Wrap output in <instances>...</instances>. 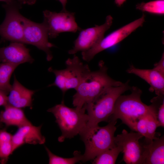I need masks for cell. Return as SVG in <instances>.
<instances>
[{
  "label": "cell",
  "instance_id": "cell-1",
  "mask_svg": "<svg viewBox=\"0 0 164 164\" xmlns=\"http://www.w3.org/2000/svg\"><path fill=\"white\" fill-rule=\"evenodd\" d=\"M130 90V94H121L117 98L109 121L111 120L117 121L119 119L132 130L135 131L138 120L149 114L157 115L160 104L157 101L151 100L152 104L147 105L141 100L142 92L140 89L133 86Z\"/></svg>",
  "mask_w": 164,
  "mask_h": 164
},
{
  "label": "cell",
  "instance_id": "cell-2",
  "mask_svg": "<svg viewBox=\"0 0 164 164\" xmlns=\"http://www.w3.org/2000/svg\"><path fill=\"white\" fill-rule=\"evenodd\" d=\"M99 66L98 70L91 71L87 75L76 89L72 98L75 107L82 108L97 99L108 88L123 84L108 75L107 68L102 61L99 62Z\"/></svg>",
  "mask_w": 164,
  "mask_h": 164
},
{
  "label": "cell",
  "instance_id": "cell-3",
  "mask_svg": "<svg viewBox=\"0 0 164 164\" xmlns=\"http://www.w3.org/2000/svg\"><path fill=\"white\" fill-rule=\"evenodd\" d=\"M108 122L105 126L97 125L85 128L79 134L85 146L83 162L93 160L104 151L116 145L114 139L117 121L111 120Z\"/></svg>",
  "mask_w": 164,
  "mask_h": 164
},
{
  "label": "cell",
  "instance_id": "cell-4",
  "mask_svg": "<svg viewBox=\"0 0 164 164\" xmlns=\"http://www.w3.org/2000/svg\"><path fill=\"white\" fill-rule=\"evenodd\" d=\"M52 113L56 122L61 131L62 134L58 138L60 142L66 138H71L80 134L86 128L88 116L85 113V108H69L64 104L63 100L60 104L48 109Z\"/></svg>",
  "mask_w": 164,
  "mask_h": 164
},
{
  "label": "cell",
  "instance_id": "cell-5",
  "mask_svg": "<svg viewBox=\"0 0 164 164\" xmlns=\"http://www.w3.org/2000/svg\"><path fill=\"white\" fill-rule=\"evenodd\" d=\"M128 80L117 86L111 87L97 99L84 107L87 112V128L97 125L102 121L108 122L112 114L115 102L118 97L131 88Z\"/></svg>",
  "mask_w": 164,
  "mask_h": 164
},
{
  "label": "cell",
  "instance_id": "cell-6",
  "mask_svg": "<svg viewBox=\"0 0 164 164\" xmlns=\"http://www.w3.org/2000/svg\"><path fill=\"white\" fill-rule=\"evenodd\" d=\"M66 67L62 70L54 69L50 67L48 71L53 73L55 79L48 87H58L63 95L69 90H75L87 75L91 71L87 64H84L75 54L72 58H68L65 62Z\"/></svg>",
  "mask_w": 164,
  "mask_h": 164
},
{
  "label": "cell",
  "instance_id": "cell-7",
  "mask_svg": "<svg viewBox=\"0 0 164 164\" xmlns=\"http://www.w3.org/2000/svg\"><path fill=\"white\" fill-rule=\"evenodd\" d=\"M22 5L18 1L12 0L2 5L5 16L0 25V36L4 40L25 44L23 26L19 10Z\"/></svg>",
  "mask_w": 164,
  "mask_h": 164
},
{
  "label": "cell",
  "instance_id": "cell-8",
  "mask_svg": "<svg viewBox=\"0 0 164 164\" xmlns=\"http://www.w3.org/2000/svg\"><path fill=\"white\" fill-rule=\"evenodd\" d=\"M145 21V15L143 14L140 18L112 32L104 37L97 44L88 50L82 52L83 59L89 62L95 56L107 49L117 44L132 32L142 26Z\"/></svg>",
  "mask_w": 164,
  "mask_h": 164
},
{
  "label": "cell",
  "instance_id": "cell-9",
  "mask_svg": "<svg viewBox=\"0 0 164 164\" xmlns=\"http://www.w3.org/2000/svg\"><path fill=\"white\" fill-rule=\"evenodd\" d=\"M21 19L25 44L32 45L43 51L47 60H51L53 57L50 49L55 46L49 41L47 30L44 24L34 22L22 15Z\"/></svg>",
  "mask_w": 164,
  "mask_h": 164
},
{
  "label": "cell",
  "instance_id": "cell-10",
  "mask_svg": "<svg viewBox=\"0 0 164 164\" xmlns=\"http://www.w3.org/2000/svg\"><path fill=\"white\" fill-rule=\"evenodd\" d=\"M43 23L50 38H55L62 32L75 33L82 29L76 22L74 13L67 11L56 12L46 10L43 11Z\"/></svg>",
  "mask_w": 164,
  "mask_h": 164
},
{
  "label": "cell",
  "instance_id": "cell-11",
  "mask_svg": "<svg viewBox=\"0 0 164 164\" xmlns=\"http://www.w3.org/2000/svg\"><path fill=\"white\" fill-rule=\"evenodd\" d=\"M143 136L138 132L129 133L123 129L114 137L116 145L122 148L123 160L127 164H143L142 146L139 140Z\"/></svg>",
  "mask_w": 164,
  "mask_h": 164
},
{
  "label": "cell",
  "instance_id": "cell-12",
  "mask_svg": "<svg viewBox=\"0 0 164 164\" xmlns=\"http://www.w3.org/2000/svg\"><path fill=\"white\" fill-rule=\"evenodd\" d=\"M113 20L112 16L108 15L103 24L81 29L74 42L73 48L68 51V53L74 55L78 52L86 51L91 48L104 37L105 32L111 26Z\"/></svg>",
  "mask_w": 164,
  "mask_h": 164
},
{
  "label": "cell",
  "instance_id": "cell-13",
  "mask_svg": "<svg viewBox=\"0 0 164 164\" xmlns=\"http://www.w3.org/2000/svg\"><path fill=\"white\" fill-rule=\"evenodd\" d=\"M42 125L35 126L32 124L18 128L12 136V153L18 148L25 144H43L46 138L41 133Z\"/></svg>",
  "mask_w": 164,
  "mask_h": 164
},
{
  "label": "cell",
  "instance_id": "cell-14",
  "mask_svg": "<svg viewBox=\"0 0 164 164\" xmlns=\"http://www.w3.org/2000/svg\"><path fill=\"white\" fill-rule=\"evenodd\" d=\"M29 50L24 44L11 42L8 46L0 48V62L8 63L19 66L25 63H32L34 60Z\"/></svg>",
  "mask_w": 164,
  "mask_h": 164
},
{
  "label": "cell",
  "instance_id": "cell-15",
  "mask_svg": "<svg viewBox=\"0 0 164 164\" xmlns=\"http://www.w3.org/2000/svg\"><path fill=\"white\" fill-rule=\"evenodd\" d=\"M127 73L135 74L146 81L150 86L151 92H155L158 96L164 95V75L152 69H140L131 65Z\"/></svg>",
  "mask_w": 164,
  "mask_h": 164
},
{
  "label": "cell",
  "instance_id": "cell-16",
  "mask_svg": "<svg viewBox=\"0 0 164 164\" xmlns=\"http://www.w3.org/2000/svg\"><path fill=\"white\" fill-rule=\"evenodd\" d=\"M35 92L23 86L14 76L13 84L7 97L8 104L20 108L31 107L32 97Z\"/></svg>",
  "mask_w": 164,
  "mask_h": 164
},
{
  "label": "cell",
  "instance_id": "cell-17",
  "mask_svg": "<svg viewBox=\"0 0 164 164\" xmlns=\"http://www.w3.org/2000/svg\"><path fill=\"white\" fill-rule=\"evenodd\" d=\"M143 164L164 163V137L157 138L142 145Z\"/></svg>",
  "mask_w": 164,
  "mask_h": 164
},
{
  "label": "cell",
  "instance_id": "cell-18",
  "mask_svg": "<svg viewBox=\"0 0 164 164\" xmlns=\"http://www.w3.org/2000/svg\"><path fill=\"white\" fill-rule=\"evenodd\" d=\"M4 107V110L0 113V120L7 127L14 126L19 128L32 124L26 117L22 108L8 104Z\"/></svg>",
  "mask_w": 164,
  "mask_h": 164
},
{
  "label": "cell",
  "instance_id": "cell-19",
  "mask_svg": "<svg viewBox=\"0 0 164 164\" xmlns=\"http://www.w3.org/2000/svg\"><path fill=\"white\" fill-rule=\"evenodd\" d=\"M12 136L6 129H0V162L2 164L6 163L12 153Z\"/></svg>",
  "mask_w": 164,
  "mask_h": 164
},
{
  "label": "cell",
  "instance_id": "cell-20",
  "mask_svg": "<svg viewBox=\"0 0 164 164\" xmlns=\"http://www.w3.org/2000/svg\"><path fill=\"white\" fill-rule=\"evenodd\" d=\"M17 66L8 63H0V90L8 94L12 87L10 83V78Z\"/></svg>",
  "mask_w": 164,
  "mask_h": 164
},
{
  "label": "cell",
  "instance_id": "cell-21",
  "mask_svg": "<svg viewBox=\"0 0 164 164\" xmlns=\"http://www.w3.org/2000/svg\"><path fill=\"white\" fill-rule=\"evenodd\" d=\"M122 151V148L119 145L106 150L93 160L94 164H114L119 153Z\"/></svg>",
  "mask_w": 164,
  "mask_h": 164
},
{
  "label": "cell",
  "instance_id": "cell-22",
  "mask_svg": "<svg viewBox=\"0 0 164 164\" xmlns=\"http://www.w3.org/2000/svg\"><path fill=\"white\" fill-rule=\"evenodd\" d=\"M45 148L49 158L50 164H74L82 161L83 159V154L77 151L74 152L73 157L66 158L54 154L46 147Z\"/></svg>",
  "mask_w": 164,
  "mask_h": 164
},
{
  "label": "cell",
  "instance_id": "cell-23",
  "mask_svg": "<svg viewBox=\"0 0 164 164\" xmlns=\"http://www.w3.org/2000/svg\"><path fill=\"white\" fill-rule=\"evenodd\" d=\"M136 8L143 12L162 15L164 14V0H155L147 2H142L136 5Z\"/></svg>",
  "mask_w": 164,
  "mask_h": 164
},
{
  "label": "cell",
  "instance_id": "cell-24",
  "mask_svg": "<svg viewBox=\"0 0 164 164\" xmlns=\"http://www.w3.org/2000/svg\"><path fill=\"white\" fill-rule=\"evenodd\" d=\"M147 119L148 139L145 141L148 142L158 138L155 136V131L157 127H159V124L156 114H148Z\"/></svg>",
  "mask_w": 164,
  "mask_h": 164
},
{
  "label": "cell",
  "instance_id": "cell-25",
  "mask_svg": "<svg viewBox=\"0 0 164 164\" xmlns=\"http://www.w3.org/2000/svg\"><path fill=\"white\" fill-rule=\"evenodd\" d=\"M148 115L140 118L137 121L135 126V131L140 133L144 137L145 140L148 139L147 118Z\"/></svg>",
  "mask_w": 164,
  "mask_h": 164
},
{
  "label": "cell",
  "instance_id": "cell-26",
  "mask_svg": "<svg viewBox=\"0 0 164 164\" xmlns=\"http://www.w3.org/2000/svg\"><path fill=\"white\" fill-rule=\"evenodd\" d=\"M159 127L164 126V101L159 106L157 114Z\"/></svg>",
  "mask_w": 164,
  "mask_h": 164
},
{
  "label": "cell",
  "instance_id": "cell-27",
  "mask_svg": "<svg viewBox=\"0 0 164 164\" xmlns=\"http://www.w3.org/2000/svg\"><path fill=\"white\" fill-rule=\"evenodd\" d=\"M153 69L164 75V53H163L160 60L154 65Z\"/></svg>",
  "mask_w": 164,
  "mask_h": 164
},
{
  "label": "cell",
  "instance_id": "cell-28",
  "mask_svg": "<svg viewBox=\"0 0 164 164\" xmlns=\"http://www.w3.org/2000/svg\"><path fill=\"white\" fill-rule=\"evenodd\" d=\"M8 94L0 90V106H5L8 104Z\"/></svg>",
  "mask_w": 164,
  "mask_h": 164
},
{
  "label": "cell",
  "instance_id": "cell-29",
  "mask_svg": "<svg viewBox=\"0 0 164 164\" xmlns=\"http://www.w3.org/2000/svg\"><path fill=\"white\" fill-rule=\"evenodd\" d=\"M61 4L63 6V9L62 11H66V6L68 0H58Z\"/></svg>",
  "mask_w": 164,
  "mask_h": 164
},
{
  "label": "cell",
  "instance_id": "cell-30",
  "mask_svg": "<svg viewBox=\"0 0 164 164\" xmlns=\"http://www.w3.org/2000/svg\"><path fill=\"white\" fill-rule=\"evenodd\" d=\"M126 0H114L115 3L118 6H120L122 5Z\"/></svg>",
  "mask_w": 164,
  "mask_h": 164
},
{
  "label": "cell",
  "instance_id": "cell-31",
  "mask_svg": "<svg viewBox=\"0 0 164 164\" xmlns=\"http://www.w3.org/2000/svg\"><path fill=\"white\" fill-rule=\"evenodd\" d=\"M36 0H25V4L32 5L36 3Z\"/></svg>",
  "mask_w": 164,
  "mask_h": 164
},
{
  "label": "cell",
  "instance_id": "cell-32",
  "mask_svg": "<svg viewBox=\"0 0 164 164\" xmlns=\"http://www.w3.org/2000/svg\"><path fill=\"white\" fill-rule=\"evenodd\" d=\"M17 1L22 5L25 4V0H18Z\"/></svg>",
  "mask_w": 164,
  "mask_h": 164
},
{
  "label": "cell",
  "instance_id": "cell-33",
  "mask_svg": "<svg viewBox=\"0 0 164 164\" xmlns=\"http://www.w3.org/2000/svg\"><path fill=\"white\" fill-rule=\"evenodd\" d=\"M12 0H0V2H4L5 3H8L12 1Z\"/></svg>",
  "mask_w": 164,
  "mask_h": 164
},
{
  "label": "cell",
  "instance_id": "cell-34",
  "mask_svg": "<svg viewBox=\"0 0 164 164\" xmlns=\"http://www.w3.org/2000/svg\"><path fill=\"white\" fill-rule=\"evenodd\" d=\"M2 124H3L1 122L0 120V128H1L2 126Z\"/></svg>",
  "mask_w": 164,
  "mask_h": 164
}]
</instances>
